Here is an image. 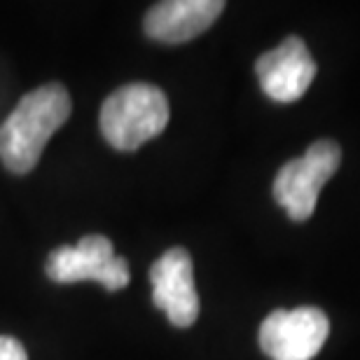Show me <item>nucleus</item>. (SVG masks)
<instances>
[{"label": "nucleus", "mask_w": 360, "mask_h": 360, "mask_svg": "<svg viewBox=\"0 0 360 360\" xmlns=\"http://www.w3.org/2000/svg\"><path fill=\"white\" fill-rule=\"evenodd\" d=\"M70 108V94L59 82L26 94L0 127V160L5 169L17 176L35 169L47 141L68 120Z\"/></svg>", "instance_id": "f257e3e1"}, {"label": "nucleus", "mask_w": 360, "mask_h": 360, "mask_svg": "<svg viewBox=\"0 0 360 360\" xmlns=\"http://www.w3.org/2000/svg\"><path fill=\"white\" fill-rule=\"evenodd\" d=\"M167 94L155 84L134 82L112 91L101 108V131L112 148L131 153L169 124Z\"/></svg>", "instance_id": "f03ea898"}, {"label": "nucleus", "mask_w": 360, "mask_h": 360, "mask_svg": "<svg viewBox=\"0 0 360 360\" xmlns=\"http://www.w3.org/2000/svg\"><path fill=\"white\" fill-rule=\"evenodd\" d=\"M342 164V150L335 141H316L304 157L281 167L274 180V199L295 222L311 218L319 192Z\"/></svg>", "instance_id": "7ed1b4c3"}, {"label": "nucleus", "mask_w": 360, "mask_h": 360, "mask_svg": "<svg viewBox=\"0 0 360 360\" xmlns=\"http://www.w3.org/2000/svg\"><path fill=\"white\" fill-rule=\"evenodd\" d=\"M47 276L56 283L96 281L108 290H122L129 283V264L124 257L115 255L110 239L89 234L75 246L52 250L47 260Z\"/></svg>", "instance_id": "20e7f679"}, {"label": "nucleus", "mask_w": 360, "mask_h": 360, "mask_svg": "<svg viewBox=\"0 0 360 360\" xmlns=\"http://www.w3.org/2000/svg\"><path fill=\"white\" fill-rule=\"evenodd\" d=\"M328 316L316 307L276 309L260 326V349L271 360H311L328 340Z\"/></svg>", "instance_id": "39448f33"}, {"label": "nucleus", "mask_w": 360, "mask_h": 360, "mask_svg": "<svg viewBox=\"0 0 360 360\" xmlns=\"http://www.w3.org/2000/svg\"><path fill=\"white\" fill-rule=\"evenodd\" d=\"M153 302L176 328H190L199 316L192 257L185 248H171L150 269Z\"/></svg>", "instance_id": "423d86ee"}, {"label": "nucleus", "mask_w": 360, "mask_h": 360, "mask_svg": "<svg viewBox=\"0 0 360 360\" xmlns=\"http://www.w3.org/2000/svg\"><path fill=\"white\" fill-rule=\"evenodd\" d=\"M255 73L260 77V87L276 103H292L302 98L309 84L316 77V61L311 59L304 40L290 35L264 52L255 63Z\"/></svg>", "instance_id": "0eeeda50"}, {"label": "nucleus", "mask_w": 360, "mask_h": 360, "mask_svg": "<svg viewBox=\"0 0 360 360\" xmlns=\"http://www.w3.org/2000/svg\"><path fill=\"white\" fill-rule=\"evenodd\" d=\"M225 10L220 0H167L146 14V33L157 42L180 45L206 33Z\"/></svg>", "instance_id": "6e6552de"}, {"label": "nucleus", "mask_w": 360, "mask_h": 360, "mask_svg": "<svg viewBox=\"0 0 360 360\" xmlns=\"http://www.w3.org/2000/svg\"><path fill=\"white\" fill-rule=\"evenodd\" d=\"M0 360H28V354L19 340L0 335Z\"/></svg>", "instance_id": "1a4fd4ad"}]
</instances>
